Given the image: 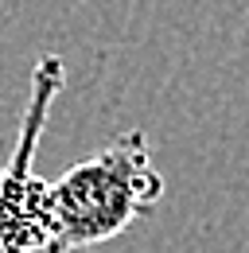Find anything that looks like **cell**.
I'll list each match as a JSON object with an SVG mask.
<instances>
[{"label": "cell", "mask_w": 249, "mask_h": 253, "mask_svg": "<svg viewBox=\"0 0 249 253\" xmlns=\"http://www.w3.org/2000/svg\"><path fill=\"white\" fill-rule=\"evenodd\" d=\"M164 199V175L152 160L148 136L128 128L101 152L78 160L51 183L55 246L51 253L90 250L113 242Z\"/></svg>", "instance_id": "1"}, {"label": "cell", "mask_w": 249, "mask_h": 253, "mask_svg": "<svg viewBox=\"0 0 249 253\" xmlns=\"http://www.w3.org/2000/svg\"><path fill=\"white\" fill-rule=\"evenodd\" d=\"M0 253H28V250H24V246H20L16 238H8V234L0 230Z\"/></svg>", "instance_id": "2"}]
</instances>
